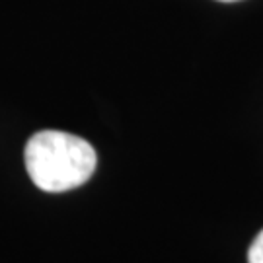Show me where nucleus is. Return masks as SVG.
Listing matches in <instances>:
<instances>
[{
	"label": "nucleus",
	"mask_w": 263,
	"mask_h": 263,
	"mask_svg": "<svg viewBox=\"0 0 263 263\" xmlns=\"http://www.w3.org/2000/svg\"><path fill=\"white\" fill-rule=\"evenodd\" d=\"M24 158L31 181L49 193L80 187L98 164L90 142L63 131L35 133L26 144Z\"/></svg>",
	"instance_id": "1"
},
{
	"label": "nucleus",
	"mask_w": 263,
	"mask_h": 263,
	"mask_svg": "<svg viewBox=\"0 0 263 263\" xmlns=\"http://www.w3.org/2000/svg\"><path fill=\"white\" fill-rule=\"evenodd\" d=\"M248 263H263V230L255 236L254 244L250 246Z\"/></svg>",
	"instance_id": "2"
},
{
	"label": "nucleus",
	"mask_w": 263,
	"mask_h": 263,
	"mask_svg": "<svg viewBox=\"0 0 263 263\" xmlns=\"http://www.w3.org/2000/svg\"><path fill=\"white\" fill-rule=\"evenodd\" d=\"M220 2H234V0H220Z\"/></svg>",
	"instance_id": "3"
}]
</instances>
